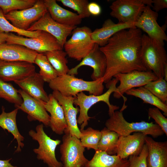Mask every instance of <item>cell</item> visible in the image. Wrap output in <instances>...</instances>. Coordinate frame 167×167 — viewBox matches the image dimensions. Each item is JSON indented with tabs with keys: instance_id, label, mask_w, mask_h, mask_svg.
I'll list each match as a JSON object with an SVG mask.
<instances>
[{
	"instance_id": "cell-1",
	"label": "cell",
	"mask_w": 167,
	"mask_h": 167,
	"mask_svg": "<svg viewBox=\"0 0 167 167\" xmlns=\"http://www.w3.org/2000/svg\"><path fill=\"white\" fill-rule=\"evenodd\" d=\"M142 35L141 30L136 27L122 30L100 47L107 61L106 72L102 78L104 83L107 84L119 73L147 71L140 57Z\"/></svg>"
},
{
	"instance_id": "cell-2",
	"label": "cell",
	"mask_w": 167,
	"mask_h": 167,
	"mask_svg": "<svg viewBox=\"0 0 167 167\" xmlns=\"http://www.w3.org/2000/svg\"><path fill=\"white\" fill-rule=\"evenodd\" d=\"M104 82L102 79L88 81L68 74L58 76L49 83L53 91H57L66 96L75 97L79 92L87 91L96 96L103 93Z\"/></svg>"
},
{
	"instance_id": "cell-3",
	"label": "cell",
	"mask_w": 167,
	"mask_h": 167,
	"mask_svg": "<svg viewBox=\"0 0 167 167\" xmlns=\"http://www.w3.org/2000/svg\"><path fill=\"white\" fill-rule=\"evenodd\" d=\"M164 44L142 35L140 57L147 71L153 72L158 79L164 78L167 67V55Z\"/></svg>"
},
{
	"instance_id": "cell-4",
	"label": "cell",
	"mask_w": 167,
	"mask_h": 167,
	"mask_svg": "<svg viewBox=\"0 0 167 167\" xmlns=\"http://www.w3.org/2000/svg\"><path fill=\"white\" fill-rule=\"evenodd\" d=\"M109 116L105 122V127L116 132L119 136H126L133 132H140L155 138L165 134L158 125L152 122H148L143 121L138 122H128L124 118L122 111L120 110L115 111Z\"/></svg>"
},
{
	"instance_id": "cell-5",
	"label": "cell",
	"mask_w": 167,
	"mask_h": 167,
	"mask_svg": "<svg viewBox=\"0 0 167 167\" xmlns=\"http://www.w3.org/2000/svg\"><path fill=\"white\" fill-rule=\"evenodd\" d=\"M118 82L116 78L112 79L106 84V86L108 88L107 91L99 95H87L83 92L77 94L74 100V105L79 106V114L77 121L78 124L80 125V129H84L88 125V121L92 118L88 115V112L92 106L98 102L102 101L107 104L109 108V116L119 109L118 106L111 104L109 102V97L111 94L118 92L116 87Z\"/></svg>"
},
{
	"instance_id": "cell-6",
	"label": "cell",
	"mask_w": 167,
	"mask_h": 167,
	"mask_svg": "<svg viewBox=\"0 0 167 167\" xmlns=\"http://www.w3.org/2000/svg\"><path fill=\"white\" fill-rule=\"evenodd\" d=\"M44 126L42 124H39L36 126L35 131L31 130L28 132L29 135L39 144L38 147L34 149L33 151L36 154L37 159L48 167H62V163L57 160L55 152L61 141L51 139L45 132Z\"/></svg>"
},
{
	"instance_id": "cell-7",
	"label": "cell",
	"mask_w": 167,
	"mask_h": 167,
	"mask_svg": "<svg viewBox=\"0 0 167 167\" xmlns=\"http://www.w3.org/2000/svg\"><path fill=\"white\" fill-rule=\"evenodd\" d=\"M92 32L86 26L77 27L72 31L71 36L63 47L69 57L81 61L93 49L96 44L92 40Z\"/></svg>"
},
{
	"instance_id": "cell-8",
	"label": "cell",
	"mask_w": 167,
	"mask_h": 167,
	"mask_svg": "<svg viewBox=\"0 0 167 167\" xmlns=\"http://www.w3.org/2000/svg\"><path fill=\"white\" fill-rule=\"evenodd\" d=\"M60 145L62 167H84L88 160L85 157V148L80 139L65 131Z\"/></svg>"
},
{
	"instance_id": "cell-9",
	"label": "cell",
	"mask_w": 167,
	"mask_h": 167,
	"mask_svg": "<svg viewBox=\"0 0 167 167\" xmlns=\"http://www.w3.org/2000/svg\"><path fill=\"white\" fill-rule=\"evenodd\" d=\"M6 43L24 46L38 53L63 49L57 39L49 33L41 31L37 37H24L12 33H6Z\"/></svg>"
},
{
	"instance_id": "cell-10",
	"label": "cell",
	"mask_w": 167,
	"mask_h": 167,
	"mask_svg": "<svg viewBox=\"0 0 167 167\" xmlns=\"http://www.w3.org/2000/svg\"><path fill=\"white\" fill-rule=\"evenodd\" d=\"M120 82L117 87L118 92L113 93V96L118 99L122 97L124 101V105L120 110L123 111L126 108L125 102L126 98L123 96L125 92L132 88L143 87L151 81L158 78L152 72L149 71H133L125 73H119L113 77Z\"/></svg>"
},
{
	"instance_id": "cell-11",
	"label": "cell",
	"mask_w": 167,
	"mask_h": 167,
	"mask_svg": "<svg viewBox=\"0 0 167 167\" xmlns=\"http://www.w3.org/2000/svg\"><path fill=\"white\" fill-rule=\"evenodd\" d=\"M47 11L44 1L38 0L31 7L12 11L4 15L14 27L27 31L32 23L38 20Z\"/></svg>"
},
{
	"instance_id": "cell-12",
	"label": "cell",
	"mask_w": 167,
	"mask_h": 167,
	"mask_svg": "<svg viewBox=\"0 0 167 167\" xmlns=\"http://www.w3.org/2000/svg\"><path fill=\"white\" fill-rule=\"evenodd\" d=\"M158 16L157 12L153 10L150 6H146L135 22V26L145 32L150 38L164 44V41H167V36L165 32L167 23L161 27L157 22Z\"/></svg>"
},
{
	"instance_id": "cell-13",
	"label": "cell",
	"mask_w": 167,
	"mask_h": 167,
	"mask_svg": "<svg viewBox=\"0 0 167 167\" xmlns=\"http://www.w3.org/2000/svg\"><path fill=\"white\" fill-rule=\"evenodd\" d=\"M145 6L142 0H117L109 6L110 14L119 23H135Z\"/></svg>"
},
{
	"instance_id": "cell-14",
	"label": "cell",
	"mask_w": 167,
	"mask_h": 167,
	"mask_svg": "<svg viewBox=\"0 0 167 167\" xmlns=\"http://www.w3.org/2000/svg\"><path fill=\"white\" fill-rule=\"evenodd\" d=\"M77 26L61 24L54 20L47 11L38 20L30 27L27 31H42L46 32L55 38L63 48L68 36Z\"/></svg>"
},
{
	"instance_id": "cell-15",
	"label": "cell",
	"mask_w": 167,
	"mask_h": 167,
	"mask_svg": "<svg viewBox=\"0 0 167 167\" xmlns=\"http://www.w3.org/2000/svg\"><path fill=\"white\" fill-rule=\"evenodd\" d=\"M35 72L33 63L23 61H6L0 59V79L5 82L20 81Z\"/></svg>"
},
{
	"instance_id": "cell-16",
	"label": "cell",
	"mask_w": 167,
	"mask_h": 167,
	"mask_svg": "<svg viewBox=\"0 0 167 167\" xmlns=\"http://www.w3.org/2000/svg\"><path fill=\"white\" fill-rule=\"evenodd\" d=\"M84 66H89L93 69V72L91 75L93 81L101 79L105 75L107 68L106 59L97 44H96L93 49L79 64L70 69L68 74L75 76L78 74V69Z\"/></svg>"
},
{
	"instance_id": "cell-17",
	"label": "cell",
	"mask_w": 167,
	"mask_h": 167,
	"mask_svg": "<svg viewBox=\"0 0 167 167\" xmlns=\"http://www.w3.org/2000/svg\"><path fill=\"white\" fill-rule=\"evenodd\" d=\"M18 91L23 101L20 105L15 106V108L27 113L29 121H38L44 126H49L50 117L45 107V103L37 101L21 89Z\"/></svg>"
},
{
	"instance_id": "cell-18",
	"label": "cell",
	"mask_w": 167,
	"mask_h": 167,
	"mask_svg": "<svg viewBox=\"0 0 167 167\" xmlns=\"http://www.w3.org/2000/svg\"><path fill=\"white\" fill-rule=\"evenodd\" d=\"M52 94L63 109L68 126L65 131L69 132L71 135L80 139L81 133L78 127L77 118L79 109L78 107L74 106L75 97L64 96L57 91H53Z\"/></svg>"
},
{
	"instance_id": "cell-19",
	"label": "cell",
	"mask_w": 167,
	"mask_h": 167,
	"mask_svg": "<svg viewBox=\"0 0 167 167\" xmlns=\"http://www.w3.org/2000/svg\"><path fill=\"white\" fill-rule=\"evenodd\" d=\"M147 136L142 133L136 132L126 136H119L116 155L122 159L139 155L145 143Z\"/></svg>"
},
{
	"instance_id": "cell-20",
	"label": "cell",
	"mask_w": 167,
	"mask_h": 167,
	"mask_svg": "<svg viewBox=\"0 0 167 167\" xmlns=\"http://www.w3.org/2000/svg\"><path fill=\"white\" fill-rule=\"evenodd\" d=\"M37 53L19 45L5 43L0 45V59L6 61H23L33 63Z\"/></svg>"
},
{
	"instance_id": "cell-21",
	"label": "cell",
	"mask_w": 167,
	"mask_h": 167,
	"mask_svg": "<svg viewBox=\"0 0 167 167\" xmlns=\"http://www.w3.org/2000/svg\"><path fill=\"white\" fill-rule=\"evenodd\" d=\"M135 22L116 24L109 19L104 21L101 28L92 32L91 38L94 43L101 47L105 45L114 34L122 30L135 27Z\"/></svg>"
},
{
	"instance_id": "cell-22",
	"label": "cell",
	"mask_w": 167,
	"mask_h": 167,
	"mask_svg": "<svg viewBox=\"0 0 167 167\" xmlns=\"http://www.w3.org/2000/svg\"><path fill=\"white\" fill-rule=\"evenodd\" d=\"M44 82L40 74L36 72L25 79L14 83L30 96L45 103L48 101L49 97L44 89Z\"/></svg>"
},
{
	"instance_id": "cell-23",
	"label": "cell",
	"mask_w": 167,
	"mask_h": 167,
	"mask_svg": "<svg viewBox=\"0 0 167 167\" xmlns=\"http://www.w3.org/2000/svg\"><path fill=\"white\" fill-rule=\"evenodd\" d=\"M49 97L44 106L50 115L49 126L56 134L62 135L68 127L63 109L52 94L49 95Z\"/></svg>"
},
{
	"instance_id": "cell-24",
	"label": "cell",
	"mask_w": 167,
	"mask_h": 167,
	"mask_svg": "<svg viewBox=\"0 0 167 167\" xmlns=\"http://www.w3.org/2000/svg\"><path fill=\"white\" fill-rule=\"evenodd\" d=\"M148 154L147 167H167V142H158L147 135L145 138Z\"/></svg>"
},
{
	"instance_id": "cell-25",
	"label": "cell",
	"mask_w": 167,
	"mask_h": 167,
	"mask_svg": "<svg viewBox=\"0 0 167 167\" xmlns=\"http://www.w3.org/2000/svg\"><path fill=\"white\" fill-rule=\"evenodd\" d=\"M48 11L55 21L62 24L77 26L82 19L77 14L66 10L59 5L56 0H44Z\"/></svg>"
},
{
	"instance_id": "cell-26",
	"label": "cell",
	"mask_w": 167,
	"mask_h": 167,
	"mask_svg": "<svg viewBox=\"0 0 167 167\" xmlns=\"http://www.w3.org/2000/svg\"><path fill=\"white\" fill-rule=\"evenodd\" d=\"M19 109H15L9 112H6L4 108L2 107V112L0 114V127L2 129L6 130L11 134L14 139H16L18 146L15 152H19L24 146L23 142L24 137L19 132L17 125L16 116Z\"/></svg>"
},
{
	"instance_id": "cell-27",
	"label": "cell",
	"mask_w": 167,
	"mask_h": 167,
	"mask_svg": "<svg viewBox=\"0 0 167 167\" xmlns=\"http://www.w3.org/2000/svg\"><path fill=\"white\" fill-rule=\"evenodd\" d=\"M129 166L127 159H122L117 155H110L97 150L84 167H129Z\"/></svg>"
},
{
	"instance_id": "cell-28",
	"label": "cell",
	"mask_w": 167,
	"mask_h": 167,
	"mask_svg": "<svg viewBox=\"0 0 167 167\" xmlns=\"http://www.w3.org/2000/svg\"><path fill=\"white\" fill-rule=\"evenodd\" d=\"M100 131L101 137L98 143L97 150L105 152L110 155H116L119 137L118 134L106 127Z\"/></svg>"
},
{
	"instance_id": "cell-29",
	"label": "cell",
	"mask_w": 167,
	"mask_h": 167,
	"mask_svg": "<svg viewBox=\"0 0 167 167\" xmlns=\"http://www.w3.org/2000/svg\"><path fill=\"white\" fill-rule=\"evenodd\" d=\"M125 93L140 98L144 103L155 106L163 112L165 116H167V104L162 102L143 86L132 88L126 91Z\"/></svg>"
},
{
	"instance_id": "cell-30",
	"label": "cell",
	"mask_w": 167,
	"mask_h": 167,
	"mask_svg": "<svg viewBox=\"0 0 167 167\" xmlns=\"http://www.w3.org/2000/svg\"><path fill=\"white\" fill-rule=\"evenodd\" d=\"M57 72L58 76L67 74L69 71L67 55L63 49L48 52L44 54Z\"/></svg>"
},
{
	"instance_id": "cell-31",
	"label": "cell",
	"mask_w": 167,
	"mask_h": 167,
	"mask_svg": "<svg viewBox=\"0 0 167 167\" xmlns=\"http://www.w3.org/2000/svg\"><path fill=\"white\" fill-rule=\"evenodd\" d=\"M33 63L40 68L39 74L44 81L49 83L58 76V75L44 54L37 53Z\"/></svg>"
},
{
	"instance_id": "cell-32",
	"label": "cell",
	"mask_w": 167,
	"mask_h": 167,
	"mask_svg": "<svg viewBox=\"0 0 167 167\" xmlns=\"http://www.w3.org/2000/svg\"><path fill=\"white\" fill-rule=\"evenodd\" d=\"M81 133L80 141L82 145L88 150L92 149L96 151L98 145L101 137V133L99 130L91 127L86 129H80Z\"/></svg>"
},
{
	"instance_id": "cell-33",
	"label": "cell",
	"mask_w": 167,
	"mask_h": 167,
	"mask_svg": "<svg viewBox=\"0 0 167 167\" xmlns=\"http://www.w3.org/2000/svg\"><path fill=\"white\" fill-rule=\"evenodd\" d=\"M0 98L14 104L15 106L20 105L23 101L18 90L11 84L0 79Z\"/></svg>"
},
{
	"instance_id": "cell-34",
	"label": "cell",
	"mask_w": 167,
	"mask_h": 167,
	"mask_svg": "<svg viewBox=\"0 0 167 167\" xmlns=\"http://www.w3.org/2000/svg\"><path fill=\"white\" fill-rule=\"evenodd\" d=\"M36 1V0H0V8L5 15L12 11L31 7Z\"/></svg>"
},
{
	"instance_id": "cell-35",
	"label": "cell",
	"mask_w": 167,
	"mask_h": 167,
	"mask_svg": "<svg viewBox=\"0 0 167 167\" xmlns=\"http://www.w3.org/2000/svg\"><path fill=\"white\" fill-rule=\"evenodd\" d=\"M41 31L31 32L20 30L16 28L6 19L0 8V32L4 33L14 32L19 36L35 38L38 36Z\"/></svg>"
},
{
	"instance_id": "cell-36",
	"label": "cell",
	"mask_w": 167,
	"mask_h": 167,
	"mask_svg": "<svg viewBox=\"0 0 167 167\" xmlns=\"http://www.w3.org/2000/svg\"><path fill=\"white\" fill-rule=\"evenodd\" d=\"M143 87L162 102L167 104V83L164 78L151 81Z\"/></svg>"
},
{
	"instance_id": "cell-37",
	"label": "cell",
	"mask_w": 167,
	"mask_h": 167,
	"mask_svg": "<svg viewBox=\"0 0 167 167\" xmlns=\"http://www.w3.org/2000/svg\"><path fill=\"white\" fill-rule=\"evenodd\" d=\"M64 6L76 11L82 19L89 17L91 15L88 6L89 3L88 0H58Z\"/></svg>"
},
{
	"instance_id": "cell-38",
	"label": "cell",
	"mask_w": 167,
	"mask_h": 167,
	"mask_svg": "<svg viewBox=\"0 0 167 167\" xmlns=\"http://www.w3.org/2000/svg\"><path fill=\"white\" fill-rule=\"evenodd\" d=\"M148 154V146L145 143L139 155L129 157V167H147V158Z\"/></svg>"
},
{
	"instance_id": "cell-39",
	"label": "cell",
	"mask_w": 167,
	"mask_h": 167,
	"mask_svg": "<svg viewBox=\"0 0 167 167\" xmlns=\"http://www.w3.org/2000/svg\"><path fill=\"white\" fill-rule=\"evenodd\" d=\"M149 119L151 118L162 129L167 136V118L161 113L160 109L156 107L150 108L148 110Z\"/></svg>"
},
{
	"instance_id": "cell-40",
	"label": "cell",
	"mask_w": 167,
	"mask_h": 167,
	"mask_svg": "<svg viewBox=\"0 0 167 167\" xmlns=\"http://www.w3.org/2000/svg\"><path fill=\"white\" fill-rule=\"evenodd\" d=\"M88 10L91 15L98 16L100 15L101 11L100 6L95 2L89 3L88 6Z\"/></svg>"
},
{
	"instance_id": "cell-41",
	"label": "cell",
	"mask_w": 167,
	"mask_h": 167,
	"mask_svg": "<svg viewBox=\"0 0 167 167\" xmlns=\"http://www.w3.org/2000/svg\"><path fill=\"white\" fill-rule=\"evenodd\" d=\"M152 10L157 12L167 8V0H152Z\"/></svg>"
},
{
	"instance_id": "cell-42",
	"label": "cell",
	"mask_w": 167,
	"mask_h": 167,
	"mask_svg": "<svg viewBox=\"0 0 167 167\" xmlns=\"http://www.w3.org/2000/svg\"><path fill=\"white\" fill-rule=\"evenodd\" d=\"M11 159V158L6 160H0V167H18L11 164L10 163Z\"/></svg>"
},
{
	"instance_id": "cell-43",
	"label": "cell",
	"mask_w": 167,
	"mask_h": 167,
	"mask_svg": "<svg viewBox=\"0 0 167 167\" xmlns=\"http://www.w3.org/2000/svg\"><path fill=\"white\" fill-rule=\"evenodd\" d=\"M6 33L0 32V45L6 43Z\"/></svg>"
},
{
	"instance_id": "cell-44",
	"label": "cell",
	"mask_w": 167,
	"mask_h": 167,
	"mask_svg": "<svg viewBox=\"0 0 167 167\" xmlns=\"http://www.w3.org/2000/svg\"><path fill=\"white\" fill-rule=\"evenodd\" d=\"M142 1L145 6H148L152 8V0H142Z\"/></svg>"
}]
</instances>
